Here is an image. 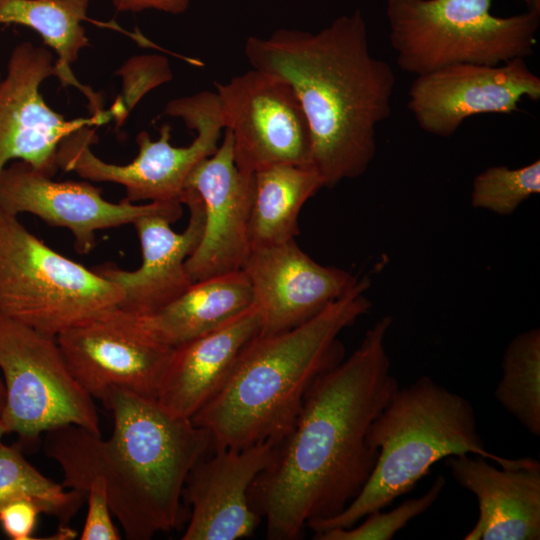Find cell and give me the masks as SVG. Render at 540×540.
Listing matches in <instances>:
<instances>
[{
  "mask_svg": "<svg viewBox=\"0 0 540 540\" xmlns=\"http://www.w3.org/2000/svg\"><path fill=\"white\" fill-rule=\"evenodd\" d=\"M0 371L5 387L0 424L20 443L68 424L101 434L94 399L71 374L55 336L0 313Z\"/></svg>",
  "mask_w": 540,
  "mask_h": 540,
  "instance_id": "9",
  "label": "cell"
},
{
  "mask_svg": "<svg viewBox=\"0 0 540 540\" xmlns=\"http://www.w3.org/2000/svg\"><path fill=\"white\" fill-rule=\"evenodd\" d=\"M56 76L54 56L45 46L25 41L11 51L6 74L0 71V174L11 161H23L53 177L61 140L85 126H100L122 117L118 102L89 117L67 119L53 110L40 92Z\"/></svg>",
  "mask_w": 540,
  "mask_h": 540,
  "instance_id": "11",
  "label": "cell"
},
{
  "mask_svg": "<svg viewBox=\"0 0 540 540\" xmlns=\"http://www.w3.org/2000/svg\"><path fill=\"white\" fill-rule=\"evenodd\" d=\"M443 475H438L430 488L417 498L402 502L389 512L374 511L356 527L331 529L314 535L316 540H390L413 518L427 511L438 499L445 486Z\"/></svg>",
  "mask_w": 540,
  "mask_h": 540,
  "instance_id": "27",
  "label": "cell"
},
{
  "mask_svg": "<svg viewBox=\"0 0 540 540\" xmlns=\"http://www.w3.org/2000/svg\"><path fill=\"white\" fill-rule=\"evenodd\" d=\"M278 443L213 450L194 465L183 489L190 514L182 540H236L253 535L261 516L250 504L249 489L274 461Z\"/></svg>",
  "mask_w": 540,
  "mask_h": 540,
  "instance_id": "17",
  "label": "cell"
},
{
  "mask_svg": "<svg viewBox=\"0 0 540 540\" xmlns=\"http://www.w3.org/2000/svg\"><path fill=\"white\" fill-rule=\"evenodd\" d=\"M87 515L80 534L81 540H119L120 533L112 521L106 483L94 478L86 490Z\"/></svg>",
  "mask_w": 540,
  "mask_h": 540,
  "instance_id": "29",
  "label": "cell"
},
{
  "mask_svg": "<svg viewBox=\"0 0 540 540\" xmlns=\"http://www.w3.org/2000/svg\"><path fill=\"white\" fill-rule=\"evenodd\" d=\"M5 404V387L2 378L0 377V415Z\"/></svg>",
  "mask_w": 540,
  "mask_h": 540,
  "instance_id": "33",
  "label": "cell"
},
{
  "mask_svg": "<svg viewBox=\"0 0 540 540\" xmlns=\"http://www.w3.org/2000/svg\"><path fill=\"white\" fill-rule=\"evenodd\" d=\"M119 12H142L147 9L170 14L185 12L192 0H110Z\"/></svg>",
  "mask_w": 540,
  "mask_h": 540,
  "instance_id": "31",
  "label": "cell"
},
{
  "mask_svg": "<svg viewBox=\"0 0 540 540\" xmlns=\"http://www.w3.org/2000/svg\"><path fill=\"white\" fill-rule=\"evenodd\" d=\"M0 210L15 216L29 213L70 230L81 255L94 249L99 230L133 224L149 214L165 215L174 223L183 213L176 202L137 205L124 198L112 203L88 181H55L23 161H12L0 174Z\"/></svg>",
  "mask_w": 540,
  "mask_h": 540,
  "instance_id": "13",
  "label": "cell"
},
{
  "mask_svg": "<svg viewBox=\"0 0 540 540\" xmlns=\"http://www.w3.org/2000/svg\"><path fill=\"white\" fill-rule=\"evenodd\" d=\"M494 396L531 435L540 436V329L515 336L501 363Z\"/></svg>",
  "mask_w": 540,
  "mask_h": 540,
  "instance_id": "24",
  "label": "cell"
},
{
  "mask_svg": "<svg viewBox=\"0 0 540 540\" xmlns=\"http://www.w3.org/2000/svg\"><path fill=\"white\" fill-rule=\"evenodd\" d=\"M41 513L35 501L17 499L0 508V525L5 535L12 540L35 539L32 536Z\"/></svg>",
  "mask_w": 540,
  "mask_h": 540,
  "instance_id": "30",
  "label": "cell"
},
{
  "mask_svg": "<svg viewBox=\"0 0 540 540\" xmlns=\"http://www.w3.org/2000/svg\"><path fill=\"white\" fill-rule=\"evenodd\" d=\"M181 203L190 213L181 233L172 230V220L161 214L145 215L133 223L142 253L139 268L128 271L104 264L94 269L121 288L119 308L136 315L150 314L174 301L194 283L186 260L201 240L204 210L197 196L187 189H183Z\"/></svg>",
  "mask_w": 540,
  "mask_h": 540,
  "instance_id": "18",
  "label": "cell"
},
{
  "mask_svg": "<svg viewBox=\"0 0 540 540\" xmlns=\"http://www.w3.org/2000/svg\"><path fill=\"white\" fill-rule=\"evenodd\" d=\"M6 434V431L4 427L0 424V442L2 441V437Z\"/></svg>",
  "mask_w": 540,
  "mask_h": 540,
  "instance_id": "34",
  "label": "cell"
},
{
  "mask_svg": "<svg viewBox=\"0 0 540 540\" xmlns=\"http://www.w3.org/2000/svg\"><path fill=\"white\" fill-rule=\"evenodd\" d=\"M27 498L35 501L42 513L57 518L60 526H68L85 499L79 491L65 490L43 475L22 453L21 443L0 442V508L5 504Z\"/></svg>",
  "mask_w": 540,
  "mask_h": 540,
  "instance_id": "25",
  "label": "cell"
},
{
  "mask_svg": "<svg viewBox=\"0 0 540 540\" xmlns=\"http://www.w3.org/2000/svg\"><path fill=\"white\" fill-rule=\"evenodd\" d=\"M244 54L252 68L287 82L311 134V166L324 187L363 175L376 154V127L390 117L394 70L370 50L357 10L316 33L277 29L250 36Z\"/></svg>",
  "mask_w": 540,
  "mask_h": 540,
  "instance_id": "2",
  "label": "cell"
},
{
  "mask_svg": "<svg viewBox=\"0 0 540 540\" xmlns=\"http://www.w3.org/2000/svg\"><path fill=\"white\" fill-rule=\"evenodd\" d=\"M260 333L249 310L196 339L174 347L156 401L173 416L191 419L225 384L244 347Z\"/></svg>",
  "mask_w": 540,
  "mask_h": 540,
  "instance_id": "20",
  "label": "cell"
},
{
  "mask_svg": "<svg viewBox=\"0 0 540 540\" xmlns=\"http://www.w3.org/2000/svg\"><path fill=\"white\" fill-rule=\"evenodd\" d=\"M392 322L377 320L348 358L315 381L274 461L253 481L249 501L265 519L267 539H299L309 522L338 515L367 483L378 457L369 427L399 388L385 343Z\"/></svg>",
  "mask_w": 540,
  "mask_h": 540,
  "instance_id": "1",
  "label": "cell"
},
{
  "mask_svg": "<svg viewBox=\"0 0 540 540\" xmlns=\"http://www.w3.org/2000/svg\"><path fill=\"white\" fill-rule=\"evenodd\" d=\"M89 0H0V24H18L36 31L57 56V78L63 86L77 88L89 102L91 115L102 113L100 95L77 80L72 65L89 46L82 22L105 27L107 23L88 18Z\"/></svg>",
  "mask_w": 540,
  "mask_h": 540,
  "instance_id": "22",
  "label": "cell"
},
{
  "mask_svg": "<svg viewBox=\"0 0 540 540\" xmlns=\"http://www.w3.org/2000/svg\"><path fill=\"white\" fill-rule=\"evenodd\" d=\"M103 405L113 415L108 439L74 424L45 432L43 451L61 467L62 486L86 497L89 483L101 477L128 540L181 527L188 516L184 485L211 450L209 434L155 399L120 388H112Z\"/></svg>",
  "mask_w": 540,
  "mask_h": 540,
  "instance_id": "3",
  "label": "cell"
},
{
  "mask_svg": "<svg viewBox=\"0 0 540 540\" xmlns=\"http://www.w3.org/2000/svg\"><path fill=\"white\" fill-rule=\"evenodd\" d=\"M164 114L182 119L189 129L196 131L190 145H171V127L163 124L157 140L146 131L138 133V154L132 162L112 164L94 154L91 146L98 141L96 129L85 126L59 143L58 168L75 172L88 181L122 185L125 199L133 203H181L187 178L200 161L217 150L224 126L217 94L209 90L169 101Z\"/></svg>",
  "mask_w": 540,
  "mask_h": 540,
  "instance_id": "8",
  "label": "cell"
},
{
  "mask_svg": "<svg viewBox=\"0 0 540 540\" xmlns=\"http://www.w3.org/2000/svg\"><path fill=\"white\" fill-rule=\"evenodd\" d=\"M242 271L251 287L260 335L304 323L359 280L344 269L317 263L296 240L251 251Z\"/></svg>",
  "mask_w": 540,
  "mask_h": 540,
  "instance_id": "16",
  "label": "cell"
},
{
  "mask_svg": "<svg viewBox=\"0 0 540 540\" xmlns=\"http://www.w3.org/2000/svg\"><path fill=\"white\" fill-rule=\"evenodd\" d=\"M491 7L492 0H387L397 65L419 76L456 64L499 65L532 55L540 14L500 17Z\"/></svg>",
  "mask_w": 540,
  "mask_h": 540,
  "instance_id": "6",
  "label": "cell"
},
{
  "mask_svg": "<svg viewBox=\"0 0 540 540\" xmlns=\"http://www.w3.org/2000/svg\"><path fill=\"white\" fill-rule=\"evenodd\" d=\"M455 481L473 493L478 518L465 540L540 539V463L531 457L497 468L487 458L449 456Z\"/></svg>",
  "mask_w": 540,
  "mask_h": 540,
  "instance_id": "19",
  "label": "cell"
},
{
  "mask_svg": "<svg viewBox=\"0 0 540 540\" xmlns=\"http://www.w3.org/2000/svg\"><path fill=\"white\" fill-rule=\"evenodd\" d=\"M323 187V179L312 166L278 164L256 171L249 226L251 251L295 240L300 211Z\"/></svg>",
  "mask_w": 540,
  "mask_h": 540,
  "instance_id": "23",
  "label": "cell"
},
{
  "mask_svg": "<svg viewBox=\"0 0 540 540\" xmlns=\"http://www.w3.org/2000/svg\"><path fill=\"white\" fill-rule=\"evenodd\" d=\"M251 307V287L239 270L195 281L161 309L135 315L148 336L174 348L221 327Z\"/></svg>",
  "mask_w": 540,
  "mask_h": 540,
  "instance_id": "21",
  "label": "cell"
},
{
  "mask_svg": "<svg viewBox=\"0 0 540 540\" xmlns=\"http://www.w3.org/2000/svg\"><path fill=\"white\" fill-rule=\"evenodd\" d=\"M121 288L49 247L0 210V313L57 336L118 307Z\"/></svg>",
  "mask_w": 540,
  "mask_h": 540,
  "instance_id": "7",
  "label": "cell"
},
{
  "mask_svg": "<svg viewBox=\"0 0 540 540\" xmlns=\"http://www.w3.org/2000/svg\"><path fill=\"white\" fill-rule=\"evenodd\" d=\"M73 377L102 403L112 388L155 399L173 348L148 336L136 315L115 307L56 336Z\"/></svg>",
  "mask_w": 540,
  "mask_h": 540,
  "instance_id": "12",
  "label": "cell"
},
{
  "mask_svg": "<svg viewBox=\"0 0 540 540\" xmlns=\"http://www.w3.org/2000/svg\"><path fill=\"white\" fill-rule=\"evenodd\" d=\"M408 109L425 132L450 137L467 118L509 114L523 98L540 99V78L523 58L499 65L463 63L416 76Z\"/></svg>",
  "mask_w": 540,
  "mask_h": 540,
  "instance_id": "14",
  "label": "cell"
},
{
  "mask_svg": "<svg viewBox=\"0 0 540 540\" xmlns=\"http://www.w3.org/2000/svg\"><path fill=\"white\" fill-rule=\"evenodd\" d=\"M528 11H533L540 14V0H524Z\"/></svg>",
  "mask_w": 540,
  "mask_h": 540,
  "instance_id": "32",
  "label": "cell"
},
{
  "mask_svg": "<svg viewBox=\"0 0 540 540\" xmlns=\"http://www.w3.org/2000/svg\"><path fill=\"white\" fill-rule=\"evenodd\" d=\"M368 444L378 450L371 476L338 515L307 524L314 535L356 525L409 493L430 468L449 456L473 454L506 466L514 459L490 453L478 432L470 401L429 376L398 388L371 423Z\"/></svg>",
  "mask_w": 540,
  "mask_h": 540,
  "instance_id": "5",
  "label": "cell"
},
{
  "mask_svg": "<svg viewBox=\"0 0 540 540\" xmlns=\"http://www.w3.org/2000/svg\"><path fill=\"white\" fill-rule=\"evenodd\" d=\"M184 189L197 196L204 210L201 240L186 260L192 280L242 270L251 253L254 174L243 173L235 165L228 129L217 150L192 170Z\"/></svg>",
  "mask_w": 540,
  "mask_h": 540,
  "instance_id": "15",
  "label": "cell"
},
{
  "mask_svg": "<svg viewBox=\"0 0 540 540\" xmlns=\"http://www.w3.org/2000/svg\"><path fill=\"white\" fill-rule=\"evenodd\" d=\"M540 193V161L520 168L492 166L473 180L471 206L511 215L524 201Z\"/></svg>",
  "mask_w": 540,
  "mask_h": 540,
  "instance_id": "26",
  "label": "cell"
},
{
  "mask_svg": "<svg viewBox=\"0 0 540 540\" xmlns=\"http://www.w3.org/2000/svg\"><path fill=\"white\" fill-rule=\"evenodd\" d=\"M370 285L359 279L311 319L244 347L225 384L191 418L209 434L210 451L280 442L290 432L309 389L344 360L339 335L370 311Z\"/></svg>",
  "mask_w": 540,
  "mask_h": 540,
  "instance_id": "4",
  "label": "cell"
},
{
  "mask_svg": "<svg viewBox=\"0 0 540 540\" xmlns=\"http://www.w3.org/2000/svg\"><path fill=\"white\" fill-rule=\"evenodd\" d=\"M237 168L246 174L278 164L311 166L308 121L290 85L254 68L215 82Z\"/></svg>",
  "mask_w": 540,
  "mask_h": 540,
  "instance_id": "10",
  "label": "cell"
},
{
  "mask_svg": "<svg viewBox=\"0 0 540 540\" xmlns=\"http://www.w3.org/2000/svg\"><path fill=\"white\" fill-rule=\"evenodd\" d=\"M125 73V96L119 97L125 106L126 112L150 90L158 87L173 77L167 59L160 55L137 56L122 67Z\"/></svg>",
  "mask_w": 540,
  "mask_h": 540,
  "instance_id": "28",
  "label": "cell"
}]
</instances>
